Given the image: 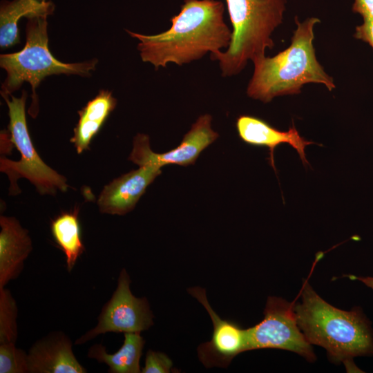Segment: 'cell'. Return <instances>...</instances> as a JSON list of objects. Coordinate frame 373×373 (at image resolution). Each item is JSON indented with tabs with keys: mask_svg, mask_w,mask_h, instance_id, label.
Here are the masks:
<instances>
[{
	"mask_svg": "<svg viewBox=\"0 0 373 373\" xmlns=\"http://www.w3.org/2000/svg\"><path fill=\"white\" fill-rule=\"evenodd\" d=\"M224 12L218 0H184L169 30L152 35L126 31L139 41L142 60L155 70L169 63L182 66L229 47L232 30L224 21Z\"/></svg>",
	"mask_w": 373,
	"mask_h": 373,
	"instance_id": "6da1fadb",
	"label": "cell"
},
{
	"mask_svg": "<svg viewBox=\"0 0 373 373\" xmlns=\"http://www.w3.org/2000/svg\"><path fill=\"white\" fill-rule=\"evenodd\" d=\"M290 45L274 57L255 61L254 69L247 87L250 98L266 104L275 97L297 95L307 84H319L332 91L336 88L333 78L318 61L314 46V27L321 21L309 17L300 21Z\"/></svg>",
	"mask_w": 373,
	"mask_h": 373,
	"instance_id": "7a4b0ae2",
	"label": "cell"
},
{
	"mask_svg": "<svg viewBox=\"0 0 373 373\" xmlns=\"http://www.w3.org/2000/svg\"><path fill=\"white\" fill-rule=\"evenodd\" d=\"M299 328L311 343L325 348L331 357L348 361L373 353V337L360 310L343 311L330 305L305 283L302 301L294 305Z\"/></svg>",
	"mask_w": 373,
	"mask_h": 373,
	"instance_id": "3957f363",
	"label": "cell"
},
{
	"mask_svg": "<svg viewBox=\"0 0 373 373\" xmlns=\"http://www.w3.org/2000/svg\"><path fill=\"white\" fill-rule=\"evenodd\" d=\"M232 25L231 39L224 52L211 53L218 61L222 77L238 75L248 61L265 56L274 46L271 37L282 24L285 0H225Z\"/></svg>",
	"mask_w": 373,
	"mask_h": 373,
	"instance_id": "277c9868",
	"label": "cell"
},
{
	"mask_svg": "<svg viewBox=\"0 0 373 373\" xmlns=\"http://www.w3.org/2000/svg\"><path fill=\"white\" fill-rule=\"evenodd\" d=\"M46 17L28 19L26 26V41L19 52L0 55V66L6 71L1 94L11 95L24 82L32 88V103L28 113L33 118L39 112L36 92L40 82L48 76L64 74L88 77L95 70L96 58L78 63H64L56 59L48 48Z\"/></svg>",
	"mask_w": 373,
	"mask_h": 373,
	"instance_id": "5b68a950",
	"label": "cell"
},
{
	"mask_svg": "<svg viewBox=\"0 0 373 373\" xmlns=\"http://www.w3.org/2000/svg\"><path fill=\"white\" fill-rule=\"evenodd\" d=\"M8 107V131L12 144L21 154L19 161L1 157L0 171L10 179V194L20 193L17 184L19 178H25L35 185L41 194L55 195L57 191L65 192L68 185L66 178L47 165L38 155L31 140L26 118L25 106L27 92L20 97L1 94Z\"/></svg>",
	"mask_w": 373,
	"mask_h": 373,
	"instance_id": "8992f818",
	"label": "cell"
},
{
	"mask_svg": "<svg viewBox=\"0 0 373 373\" xmlns=\"http://www.w3.org/2000/svg\"><path fill=\"white\" fill-rule=\"evenodd\" d=\"M130 284V276L122 269L117 288L102 307L97 324L79 337L75 345H82L108 332L141 333L153 325V315L147 299L133 296Z\"/></svg>",
	"mask_w": 373,
	"mask_h": 373,
	"instance_id": "52a82bcc",
	"label": "cell"
},
{
	"mask_svg": "<svg viewBox=\"0 0 373 373\" xmlns=\"http://www.w3.org/2000/svg\"><path fill=\"white\" fill-rule=\"evenodd\" d=\"M294 305L281 298H269L264 319L247 329L248 350L283 349L314 360L310 343L298 325Z\"/></svg>",
	"mask_w": 373,
	"mask_h": 373,
	"instance_id": "ba28073f",
	"label": "cell"
},
{
	"mask_svg": "<svg viewBox=\"0 0 373 373\" xmlns=\"http://www.w3.org/2000/svg\"><path fill=\"white\" fill-rule=\"evenodd\" d=\"M211 115H200L177 147L162 153L151 149L147 135L138 133L134 137L128 160L139 166L151 165L162 168L171 164L184 166L193 164L202 151L219 137L211 128Z\"/></svg>",
	"mask_w": 373,
	"mask_h": 373,
	"instance_id": "9c48e42d",
	"label": "cell"
},
{
	"mask_svg": "<svg viewBox=\"0 0 373 373\" xmlns=\"http://www.w3.org/2000/svg\"><path fill=\"white\" fill-rule=\"evenodd\" d=\"M188 291L204 307L213 323L211 340L198 348L200 361L206 367H227L238 354L249 350L247 329L222 319L209 303L204 289L195 287L189 288Z\"/></svg>",
	"mask_w": 373,
	"mask_h": 373,
	"instance_id": "30bf717a",
	"label": "cell"
},
{
	"mask_svg": "<svg viewBox=\"0 0 373 373\" xmlns=\"http://www.w3.org/2000/svg\"><path fill=\"white\" fill-rule=\"evenodd\" d=\"M161 168L141 166L124 174L106 185L97 204L102 213L125 215L131 211L147 187L161 174Z\"/></svg>",
	"mask_w": 373,
	"mask_h": 373,
	"instance_id": "8fae6325",
	"label": "cell"
},
{
	"mask_svg": "<svg viewBox=\"0 0 373 373\" xmlns=\"http://www.w3.org/2000/svg\"><path fill=\"white\" fill-rule=\"evenodd\" d=\"M236 127L239 137L246 144L268 148L269 162L276 173L274 153L280 144H289L296 151L303 165L309 164L305 157V147L315 142L308 141L301 136L294 124L287 131H283L259 117L241 115L236 119Z\"/></svg>",
	"mask_w": 373,
	"mask_h": 373,
	"instance_id": "7c38bea8",
	"label": "cell"
},
{
	"mask_svg": "<svg viewBox=\"0 0 373 373\" xmlns=\"http://www.w3.org/2000/svg\"><path fill=\"white\" fill-rule=\"evenodd\" d=\"M29 373H85L73 351L70 338L55 331L37 340L28 352Z\"/></svg>",
	"mask_w": 373,
	"mask_h": 373,
	"instance_id": "4fadbf2b",
	"label": "cell"
},
{
	"mask_svg": "<svg viewBox=\"0 0 373 373\" xmlns=\"http://www.w3.org/2000/svg\"><path fill=\"white\" fill-rule=\"evenodd\" d=\"M0 288L17 278L32 249L28 231L14 217L0 216Z\"/></svg>",
	"mask_w": 373,
	"mask_h": 373,
	"instance_id": "5bb4252c",
	"label": "cell"
},
{
	"mask_svg": "<svg viewBox=\"0 0 373 373\" xmlns=\"http://www.w3.org/2000/svg\"><path fill=\"white\" fill-rule=\"evenodd\" d=\"M117 99L108 90H101L86 105L78 111L79 120L70 142L80 154L89 148L93 137L113 111Z\"/></svg>",
	"mask_w": 373,
	"mask_h": 373,
	"instance_id": "9a60e30c",
	"label": "cell"
},
{
	"mask_svg": "<svg viewBox=\"0 0 373 373\" xmlns=\"http://www.w3.org/2000/svg\"><path fill=\"white\" fill-rule=\"evenodd\" d=\"M55 4L50 0L2 1L0 6V46L10 48L20 41L17 27L19 19L52 15Z\"/></svg>",
	"mask_w": 373,
	"mask_h": 373,
	"instance_id": "2e32d148",
	"label": "cell"
},
{
	"mask_svg": "<svg viewBox=\"0 0 373 373\" xmlns=\"http://www.w3.org/2000/svg\"><path fill=\"white\" fill-rule=\"evenodd\" d=\"M124 340L116 352L107 353L101 343L92 345L87 353L89 358L106 364L110 373H140L142 368L140 360L145 341L140 333H124Z\"/></svg>",
	"mask_w": 373,
	"mask_h": 373,
	"instance_id": "e0dca14e",
	"label": "cell"
},
{
	"mask_svg": "<svg viewBox=\"0 0 373 373\" xmlns=\"http://www.w3.org/2000/svg\"><path fill=\"white\" fill-rule=\"evenodd\" d=\"M50 230L55 242L65 254L67 270L70 272L85 251L78 210L62 213L57 216L51 221Z\"/></svg>",
	"mask_w": 373,
	"mask_h": 373,
	"instance_id": "ac0fdd59",
	"label": "cell"
},
{
	"mask_svg": "<svg viewBox=\"0 0 373 373\" xmlns=\"http://www.w3.org/2000/svg\"><path fill=\"white\" fill-rule=\"evenodd\" d=\"M17 314V305L10 290L0 288V344L16 343Z\"/></svg>",
	"mask_w": 373,
	"mask_h": 373,
	"instance_id": "d6986e66",
	"label": "cell"
},
{
	"mask_svg": "<svg viewBox=\"0 0 373 373\" xmlns=\"http://www.w3.org/2000/svg\"><path fill=\"white\" fill-rule=\"evenodd\" d=\"M0 373H29L28 353L14 343L0 344Z\"/></svg>",
	"mask_w": 373,
	"mask_h": 373,
	"instance_id": "ffe728a7",
	"label": "cell"
},
{
	"mask_svg": "<svg viewBox=\"0 0 373 373\" xmlns=\"http://www.w3.org/2000/svg\"><path fill=\"white\" fill-rule=\"evenodd\" d=\"M173 367L171 360L164 353L149 350L146 354L142 373H169Z\"/></svg>",
	"mask_w": 373,
	"mask_h": 373,
	"instance_id": "44dd1931",
	"label": "cell"
},
{
	"mask_svg": "<svg viewBox=\"0 0 373 373\" xmlns=\"http://www.w3.org/2000/svg\"><path fill=\"white\" fill-rule=\"evenodd\" d=\"M354 37L367 43L373 49V19H364L363 22L356 27Z\"/></svg>",
	"mask_w": 373,
	"mask_h": 373,
	"instance_id": "7402d4cb",
	"label": "cell"
},
{
	"mask_svg": "<svg viewBox=\"0 0 373 373\" xmlns=\"http://www.w3.org/2000/svg\"><path fill=\"white\" fill-rule=\"evenodd\" d=\"M353 12L359 14L363 19H373V0H354Z\"/></svg>",
	"mask_w": 373,
	"mask_h": 373,
	"instance_id": "603a6c76",
	"label": "cell"
},
{
	"mask_svg": "<svg viewBox=\"0 0 373 373\" xmlns=\"http://www.w3.org/2000/svg\"><path fill=\"white\" fill-rule=\"evenodd\" d=\"M352 280H358L365 283L367 287L373 289V277H358L355 276H349Z\"/></svg>",
	"mask_w": 373,
	"mask_h": 373,
	"instance_id": "cb8c5ba5",
	"label": "cell"
}]
</instances>
